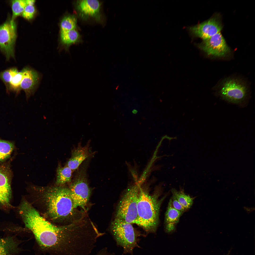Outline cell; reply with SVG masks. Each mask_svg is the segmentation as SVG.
Returning <instances> with one entry per match:
<instances>
[{"label": "cell", "mask_w": 255, "mask_h": 255, "mask_svg": "<svg viewBox=\"0 0 255 255\" xmlns=\"http://www.w3.org/2000/svg\"><path fill=\"white\" fill-rule=\"evenodd\" d=\"M19 214L42 249L64 255H81L87 243L85 231L78 221L60 226L50 222L27 201H22Z\"/></svg>", "instance_id": "obj_1"}, {"label": "cell", "mask_w": 255, "mask_h": 255, "mask_svg": "<svg viewBox=\"0 0 255 255\" xmlns=\"http://www.w3.org/2000/svg\"><path fill=\"white\" fill-rule=\"evenodd\" d=\"M36 193V199L44 208L46 216L56 222L72 223L84 217L76 215L79 211L74 206L69 187L61 186L40 187L32 186Z\"/></svg>", "instance_id": "obj_2"}, {"label": "cell", "mask_w": 255, "mask_h": 255, "mask_svg": "<svg viewBox=\"0 0 255 255\" xmlns=\"http://www.w3.org/2000/svg\"><path fill=\"white\" fill-rule=\"evenodd\" d=\"M159 191L150 194L147 187H140L137 202V215L135 223L148 232H155L159 224L161 205L166 197L159 199Z\"/></svg>", "instance_id": "obj_3"}, {"label": "cell", "mask_w": 255, "mask_h": 255, "mask_svg": "<svg viewBox=\"0 0 255 255\" xmlns=\"http://www.w3.org/2000/svg\"><path fill=\"white\" fill-rule=\"evenodd\" d=\"M140 187L135 183L128 187L117 205L115 218L135 223L137 215V199Z\"/></svg>", "instance_id": "obj_4"}, {"label": "cell", "mask_w": 255, "mask_h": 255, "mask_svg": "<svg viewBox=\"0 0 255 255\" xmlns=\"http://www.w3.org/2000/svg\"><path fill=\"white\" fill-rule=\"evenodd\" d=\"M110 229L117 244L123 247L124 253L133 255L134 248L139 246L138 236L132 224L115 218Z\"/></svg>", "instance_id": "obj_5"}, {"label": "cell", "mask_w": 255, "mask_h": 255, "mask_svg": "<svg viewBox=\"0 0 255 255\" xmlns=\"http://www.w3.org/2000/svg\"><path fill=\"white\" fill-rule=\"evenodd\" d=\"M219 88V93L223 99L235 104L241 102L246 98L248 87L243 80L236 77L225 79Z\"/></svg>", "instance_id": "obj_6"}, {"label": "cell", "mask_w": 255, "mask_h": 255, "mask_svg": "<svg viewBox=\"0 0 255 255\" xmlns=\"http://www.w3.org/2000/svg\"><path fill=\"white\" fill-rule=\"evenodd\" d=\"M69 187L75 207L84 208L88 202L91 193L85 167L77 171Z\"/></svg>", "instance_id": "obj_7"}, {"label": "cell", "mask_w": 255, "mask_h": 255, "mask_svg": "<svg viewBox=\"0 0 255 255\" xmlns=\"http://www.w3.org/2000/svg\"><path fill=\"white\" fill-rule=\"evenodd\" d=\"M14 20L7 21L0 26V49L5 54L7 60L14 58V46L17 37Z\"/></svg>", "instance_id": "obj_8"}, {"label": "cell", "mask_w": 255, "mask_h": 255, "mask_svg": "<svg viewBox=\"0 0 255 255\" xmlns=\"http://www.w3.org/2000/svg\"><path fill=\"white\" fill-rule=\"evenodd\" d=\"M198 46L208 55L215 57H225L230 51L220 32L204 40Z\"/></svg>", "instance_id": "obj_9"}, {"label": "cell", "mask_w": 255, "mask_h": 255, "mask_svg": "<svg viewBox=\"0 0 255 255\" xmlns=\"http://www.w3.org/2000/svg\"><path fill=\"white\" fill-rule=\"evenodd\" d=\"M9 170L4 166H0V209L9 210L11 205L12 191Z\"/></svg>", "instance_id": "obj_10"}, {"label": "cell", "mask_w": 255, "mask_h": 255, "mask_svg": "<svg viewBox=\"0 0 255 255\" xmlns=\"http://www.w3.org/2000/svg\"><path fill=\"white\" fill-rule=\"evenodd\" d=\"M101 3L97 0H79L76 2V9L82 19H92L98 22L101 20Z\"/></svg>", "instance_id": "obj_11"}, {"label": "cell", "mask_w": 255, "mask_h": 255, "mask_svg": "<svg viewBox=\"0 0 255 255\" xmlns=\"http://www.w3.org/2000/svg\"><path fill=\"white\" fill-rule=\"evenodd\" d=\"M222 28L219 18L214 17L201 23L190 27L189 30L195 36L204 40L220 32Z\"/></svg>", "instance_id": "obj_12"}, {"label": "cell", "mask_w": 255, "mask_h": 255, "mask_svg": "<svg viewBox=\"0 0 255 255\" xmlns=\"http://www.w3.org/2000/svg\"><path fill=\"white\" fill-rule=\"evenodd\" d=\"M7 233L0 236V255H18L22 251L19 246L22 241L16 235Z\"/></svg>", "instance_id": "obj_13"}, {"label": "cell", "mask_w": 255, "mask_h": 255, "mask_svg": "<svg viewBox=\"0 0 255 255\" xmlns=\"http://www.w3.org/2000/svg\"><path fill=\"white\" fill-rule=\"evenodd\" d=\"M24 75L20 85V90L25 92L27 99H28L34 92L38 83L39 76L35 71L26 67L22 70Z\"/></svg>", "instance_id": "obj_14"}, {"label": "cell", "mask_w": 255, "mask_h": 255, "mask_svg": "<svg viewBox=\"0 0 255 255\" xmlns=\"http://www.w3.org/2000/svg\"><path fill=\"white\" fill-rule=\"evenodd\" d=\"M89 143L84 147L80 143L72 152L71 156L66 165L73 171L78 168L82 162L91 156L89 151Z\"/></svg>", "instance_id": "obj_15"}, {"label": "cell", "mask_w": 255, "mask_h": 255, "mask_svg": "<svg viewBox=\"0 0 255 255\" xmlns=\"http://www.w3.org/2000/svg\"><path fill=\"white\" fill-rule=\"evenodd\" d=\"M183 213L173 207L170 199L165 213V229L166 232L170 233L175 230L176 226Z\"/></svg>", "instance_id": "obj_16"}, {"label": "cell", "mask_w": 255, "mask_h": 255, "mask_svg": "<svg viewBox=\"0 0 255 255\" xmlns=\"http://www.w3.org/2000/svg\"><path fill=\"white\" fill-rule=\"evenodd\" d=\"M73 171L65 165L62 167L59 163L57 169L56 184L57 186H61L65 183H71Z\"/></svg>", "instance_id": "obj_17"}, {"label": "cell", "mask_w": 255, "mask_h": 255, "mask_svg": "<svg viewBox=\"0 0 255 255\" xmlns=\"http://www.w3.org/2000/svg\"><path fill=\"white\" fill-rule=\"evenodd\" d=\"M60 37L63 43L68 46L79 41L80 36L76 29L61 31Z\"/></svg>", "instance_id": "obj_18"}, {"label": "cell", "mask_w": 255, "mask_h": 255, "mask_svg": "<svg viewBox=\"0 0 255 255\" xmlns=\"http://www.w3.org/2000/svg\"><path fill=\"white\" fill-rule=\"evenodd\" d=\"M171 191L173 196L187 210L191 207L193 203V198L186 194L183 190L178 191L174 189H172Z\"/></svg>", "instance_id": "obj_19"}, {"label": "cell", "mask_w": 255, "mask_h": 255, "mask_svg": "<svg viewBox=\"0 0 255 255\" xmlns=\"http://www.w3.org/2000/svg\"><path fill=\"white\" fill-rule=\"evenodd\" d=\"M14 148L12 143L0 139V162L9 158Z\"/></svg>", "instance_id": "obj_20"}, {"label": "cell", "mask_w": 255, "mask_h": 255, "mask_svg": "<svg viewBox=\"0 0 255 255\" xmlns=\"http://www.w3.org/2000/svg\"><path fill=\"white\" fill-rule=\"evenodd\" d=\"M77 19L73 15L67 16L64 17L61 22V31H67L76 29L77 27Z\"/></svg>", "instance_id": "obj_21"}, {"label": "cell", "mask_w": 255, "mask_h": 255, "mask_svg": "<svg viewBox=\"0 0 255 255\" xmlns=\"http://www.w3.org/2000/svg\"><path fill=\"white\" fill-rule=\"evenodd\" d=\"M12 2L13 14L11 19L14 20L17 17L22 14L27 4L25 0H13Z\"/></svg>", "instance_id": "obj_22"}, {"label": "cell", "mask_w": 255, "mask_h": 255, "mask_svg": "<svg viewBox=\"0 0 255 255\" xmlns=\"http://www.w3.org/2000/svg\"><path fill=\"white\" fill-rule=\"evenodd\" d=\"M24 73L22 70L21 72L18 71L11 79L10 82L9 89L19 92L20 90V87L21 82L24 77Z\"/></svg>", "instance_id": "obj_23"}, {"label": "cell", "mask_w": 255, "mask_h": 255, "mask_svg": "<svg viewBox=\"0 0 255 255\" xmlns=\"http://www.w3.org/2000/svg\"><path fill=\"white\" fill-rule=\"evenodd\" d=\"M17 69L13 68L6 70L0 73V78L5 84L8 90L12 77L18 72Z\"/></svg>", "instance_id": "obj_24"}, {"label": "cell", "mask_w": 255, "mask_h": 255, "mask_svg": "<svg viewBox=\"0 0 255 255\" xmlns=\"http://www.w3.org/2000/svg\"><path fill=\"white\" fill-rule=\"evenodd\" d=\"M35 12V8L33 5H27L22 14V15L25 18L30 20L33 17Z\"/></svg>", "instance_id": "obj_25"}, {"label": "cell", "mask_w": 255, "mask_h": 255, "mask_svg": "<svg viewBox=\"0 0 255 255\" xmlns=\"http://www.w3.org/2000/svg\"><path fill=\"white\" fill-rule=\"evenodd\" d=\"M170 200L172 205L175 209L183 213L187 210L181 205L174 196L172 195Z\"/></svg>", "instance_id": "obj_26"}, {"label": "cell", "mask_w": 255, "mask_h": 255, "mask_svg": "<svg viewBox=\"0 0 255 255\" xmlns=\"http://www.w3.org/2000/svg\"><path fill=\"white\" fill-rule=\"evenodd\" d=\"M128 167L129 170L135 183H137L138 179V174L137 169L136 168H134V167H132L129 166Z\"/></svg>", "instance_id": "obj_27"}, {"label": "cell", "mask_w": 255, "mask_h": 255, "mask_svg": "<svg viewBox=\"0 0 255 255\" xmlns=\"http://www.w3.org/2000/svg\"><path fill=\"white\" fill-rule=\"evenodd\" d=\"M95 255H114L109 253L106 248L104 249L99 252Z\"/></svg>", "instance_id": "obj_28"}, {"label": "cell", "mask_w": 255, "mask_h": 255, "mask_svg": "<svg viewBox=\"0 0 255 255\" xmlns=\"http://www.w3.org/2000/svg\"><path fill=\"white\" fill-rule=\"evenodd\" d=\"M35 0H26V2L27 5H33L34 3Z\"/></svg>", "instance_id": "obj_29"}, {"label": "cell", "mask_w": 255, "mask_h": 255, "mask_svg": "<svg viewBox=\"0 0 255 255\" xmlns=\"http://www.w3.org/2000/svg\"><path fill=\"white\" fill-rule=\"evenodd\" d=\"M137 112V111L135 110H134L132 111V112L134 114H136Z\"/></svg>", "instance_id": "obj_30"}, {"label": "cell", "mask_w": 255, "mask_h": 255, "mask_svg": "<svg viewBox=\"0 0 255 255\" xmlns=\"http://www.w3.org/2000/svg\"><path fill=\"white\" fill-rule=\"evenodd\" d=\"M230 251H229L227 254H225L224 255H230Z\"/></svg>", "instance_id": "obj_31"}]
</instances>
